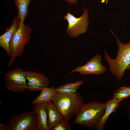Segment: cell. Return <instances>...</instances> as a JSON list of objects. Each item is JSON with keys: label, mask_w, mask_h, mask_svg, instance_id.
Segmentation results:
<instances>
[{"label": "cell", "mask_w": 130, "mask_h": 130, "mask_svg": "<svg viewBox=\"0 0 130 130\" xmlns=\"http://www.w3.org/2000/svg\"><path fill=\"white\" fill-rule=\"evenodd\" d=\"M105 109V103L99 101L84 104L75 115L73 124L87 129H97Z\"/></svg>", "instance_id": "1"}, {"label": "cell", "mask_w": 130, "mask_h": 130, "mask_svg": "<svg viewBox=\"0 0 130 130\" xmlns=\"http://www.w3.org/2000/svg\"><path fill=\"white\" fill-rule=\"evenodd\" d=\"M31 0H14L15 5L18 10V15L21 23H24L25 19L28 16V6Z\"/></svg>", "instance_id": "15"}, {"label": "cell", "mask_w": 130, "mask_h": 130, "mask_svg": "<svg viewBox=\"0 0 130 130\" xmlns=\"http://www.w3.org/2000/svg\"><path fill=\"white\" fill-rule=\"evenodd\" d=\"M69 120L63 119L51 130H71V125Z\"/></svg>", "instance_id": "18"}, {"label": "cell", "mask_w": 130, "mask_h": 130, "mask_svg": "<svg viewBox=\"0 0 130 130\" xmlns=\"http://www.w3.org/2000/svg\"><path fill=\"white\" fill-rule=\"evenodd\" d=\"M128 114L129 116V121L130 123V103L128 107Z\"/></svg>", "instance_id": "21"}, {"label": "cell", "mask_w": 130, "mask_h": 130, "mask_svg": "<svg viewBox=\"0 0 130 130\" xmlns=\"http://www.w3.org/2000/svg\"><path fill=\"white\" fill-rule=\"evenodd\" d=\"M4 76L5 85L8 90L13 92H21L28 89L25 71L22 68L17 67L7 71Z\"/></svg>", "instance_id": "6"}, {"label": "cell", "mask_w": 130, "mask_h": 130, "mask_svg": "<svg viewBox=\"0 0 130 130\" xmlns=\"http://www.w3.org/2000/svg\"><path fill=\"white\" fill-rule=\"evenodd\" d=\"M119 103L117 100L114 98L109 100L105 103V111L98 126V130H102L104 129L109 116L111 113L116 112L119 106Z\"/></svg>", "instance_id": "13"}, {"label": "cell", "mask_w": 130, "mask_h": 130, "mask_svg": "<svg viewBox=\"0 0 130 130\" xmlns=\"http://www.w3.org/2000/svg\"><path fill=\"white\" fill-rule=\"evenodd\" d=\"M41 90L40 94L31 102V105L52 101L57 93L56 88L54 86L45 87Z\"/></svg>", "instance_id": "14"}, {"label": "cell", "mask_w": 130, "mask_h": 130, "mask_svg": "<svg viewBox=\"0 0 130 130\" xmlns=\"http://www.w3.org/2000/svg\"><path fill=\"white\" fill-rule=\"evenodd\" d=\"M84 12L82 15L78 18L76 17L69 12H67L63 17L67 21L68 25L66 32L68 35L72 37H77L87 31L89 22L87 10L83 7Z\"/></svg>", "instance_id": "7"}, {"label": "cell", "mask_w": 130, "mask_h": 130, "mask_svg": "<svg viewBox=\"0 0 130 130\" xmlns=\"http://www.w3.org/2000/svg\"><path fill=\"white\" fill-rule=\"evenodd\" d=\"M102 58L99 54L94 55L84 65L78 66L71 71L70 73L77 72L85 75L94 74L99 75L103 74L107 70L102 63Z\"/></svg>", "instance_id": "8"}, {"label": "cell", "mask_w": 130, "mask_h": 130, "mask_svg": "<svg viewBox=\"0 0 130 130\" xmlns=\"http://www.w3.org/2000/svg\"><path fill=\"white\" fill-rule=\"evenodd\" d=\"M6 125L7 130H38L36 115L33 110L12 116Z\"/></svg>", "instance_id": "5"}, {"label": "cell", "mask_w": 130, "mask_h": 130, "mask_svg": "<svg viewBox=\"0 0 130 130\" xmlns=\"http://www.w3.org/2000/svg\"><path fill=\"white\" fill-rule=\"evenodd\" d=\"M83 83V80L67 83L56 88L57 93L74 94Z\"/></svg>", "instance_id": "16"}, {"label": "cell", "mask_w": 130, "mask_h": 130, "mask_svg": "<svg viewBox=\"0 0 130 130\" xmlns=\"http://www.w3.org/2000/svg\"><path fill=\"white\" fill-rule=\"evenodd\" d=\"M20 22V18L17 15L14 18L11 26L4 33L0 36V46L5 51L6 54L9 56H11V55L10 47V42Z\"/></svg>", "instance_id": "10"}, {"label": "cell", "mask_w": 130, "mask_h": 130, "mask_svg": "<svg viewBox=\"0 0 130 130\" xmlns=\"http://www.w3.org/2000/svg\"><path fill=\"white\" fill-rule=\"evenodd\" d=\"M52 101L64 119L69 120L84 104L82 97L78 91L74 94L57 93Z\"/></svg>", "instance_id": "3"}, {"label": "cell", "mask_w": 130, "mask_h": 130, "mask_svg": "<svg viewBox=\"0 0 130 130\" xmlns=\"http://www.w3.org/2000/svg\"><path fill=\"white\" fill-rule=\"evenodd\" d=\"M32 29L28 24L20 22L19 26L14 33L10 44L11 55L8 62L10 66L16 58L20 56L25 49V46L30 41V35Z\"/></svg>", "instance_id": "4"}, {"label": "cell", "mask_w": 130, "mask_h": 130, "mask_svg": "<svg viewBox=\"0 0 130 130\" xmlns=\"http://www.w3.org/2000/svg\"><path fill=\"white\" fill-rule=\"evenodd\" d=\"M130 97V86H121L115 91L113 98L120 103L124 99Z\"/></svg>", "instance_id": "17"}, {"label": "cell", "mask_w": 130, "mask_h": 130, "mask_svg": "<svg viewBox=\"0 0 130 130\" xmlns=\"http://www.w3.org/2000/svg\"><path fill=\"white\" fill-rule=\"evenodd\" d=\"M110 32L116 39V43L118 47L117 56L115 58L111 59L105 50L104 54L109 65V72L117 79L120 80L124 76L125 70L130 69V40L124 43L112 30Z\"/></svg>", "instance_id": "2"}, {"label": "cell", "mask_w": 130, "mask_h": 130, "mask_svg": "<svg viewBox=\"0 0 130 130\" xmlns=\"http://www.w3.org/2000/svg\"><path fill=\"white\" fill-rule=\"evenodd\" d=\"M25 72L29 91H35L41 90L49 85L50 79L43 73L32 70L25 71Z\"/></svg>", "instance_id": "9"}, {"label": "cell", "mask_w": 130, "mask_h": 130, "mask_svg": "<svg viewBox=\"0 0 130 130\" xmlns=\"http://www.w3.org/2000/svg\"><path fill=\"white\" fill-rule=\"evenodd\" d=\"M48 102L34 105L33 111L35 113L38 122V130H48L47 111Z\"/></svg>", "instance_id": "11"}, {"label": "cell", "mask_w": 130, "mask_h": 130, "mask_svg": "<svg viewBox=\"0 0 130 130\" xmlns=\"http://www.w3.org/2000/svg\"><path fill=\"white\" fill-rule=\"evenodd\" d=\"M7 125L4 124H0V130H7Z\"/></svg>", "instance_id": "20"}, {"label": "cell", "mask_w": 130, "mask_h": 130, "mask_svg": "<svg viewBox=\"0 0 130 130\" xmlns=\"http://www.w3.org/2000/svg\"><path fill=\"white\" fill-rule=\"evenodd\" d=\"M47 111L48 130H51L64 118L51 101L48 102Z\"/></svg>", "instance_id": "12"}, {"label": "cell", "mask_w": 130, "mask_h": 130, "mask_svg": "<svg viewBox=\"0 0 130 130\" xmlns=\"http://www.w3.org/2000/svg\"><path fill=\"white\" fill-rule=\"evenodd\" d=\"M64 0L70 5L76 4L77 3V0Z\"/></svg>", "instance_id": "19"}]
</instances>
